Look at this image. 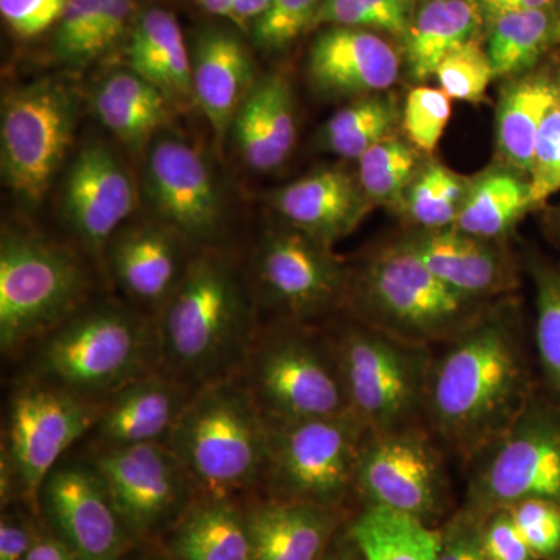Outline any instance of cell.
<instances>
[{"mask_svg":"<svg viewBox=\"0 0 560 560\" xmlns=\"http://www.w3.org/2000/svg\"><path fill=\"white\" fill-rule=\"evenodd\" d=\"M27 560H79L51 530L38 529Z\"/></svg>","mask_w":560,"mask_h":560,"instance_id":"f5cc1de1","label":"cell"},{"mask_svg":"<svg viewBox=\"0 0 560 560\" xmlns=\"http://www.w3.org/2000/svg\"><path fill=\"white\" fill-rule=\"evenodd\" d=\"M135 184L113 151L91 143L77 154L65 183V209L81 238L102 248L136 208Z\"/></svg>","mask_w":560,"mask_h":560,"instance_id":"d6986e66","label":"cell"},{"mask_svg":"<svg viewBox=\"0 0 560 560\" xmlns=\"http://www.w3.org/2000/svg\"><path fill=\"white\" fill-rule=\"evenodd\" d=\"M114 275L131 296L147 304L171 300L184 271L171 234L158 228L125 232L110 253Z\"/></svg>","mask_w":560,"mask_h":560,"instance_id":"f1b7e54d","label":"cell"},{"mask_svg":"<svg viewBox=\"0 0 560 560\" xmlns=\"http://www.w3.org/2000/svg\"><path fill=\"white\" fill-rule=\"evenodd\" d=\"M320 560H363V558H361L359 548L350 539V544L338 545L334 550L324 552Z\"/></svg>","mask_w":560,"mask_h":560,"instance_id":"11a10c76","label":"cell"},{"mask_svg":"<svg viewBox=\"0 0 560 560\" xmlns=\"http://www.w3.org/2000/svg\"><path fill=\"white\" fill-rule=\"evenodd\" d=\"M530 208L529 179L500 164L471 178L455 228L471 237L499 243Z\"/></svg>","mask_w":560,"mask_h":560,"instance_id":"1f68e13d","label":"cell"},{"mask_svg":"<svg viewBox=\"0 0 560 560\" xmlns=\"http://www.w3.org/2000/svg\"><path fill=\"white\" fill-rule=\"evenodd\" d=\"M127 55L132 72L150 81L172 105L195 102L191 55L171 11L151 9L140 14Z\"/></svg>","mask_w":560,"mask_h":560,"instance_id":"484cf974","label":"cell"},{"mask_svg":"<svg viewBox=\"0 0 560 560\" xmlns=\"http://www.w3.org/2000/svg\"><path fill=\"white\" fill-rule=\"evenodd\" d=\"M38 529L18 514H3L0 522V560H27Z\"/></svg>","mask_w":560,"mask_h":560,"instance_id":"f907efd6","label":"cell"},{"mask_svg":"<svg viewBox=\"0 0 560 560\" xmlns=\"http://www.w3.org/2000/svg\"><path fill=\"white\" fill-rule=\"evenodd\" d=\"M171 105L156 86L131 69L110 73L94 97L102 124L135 150L168 124Z\"/></svg>","mask_w":560,"mask_h":560,"instance_id":"f546056e","label":"cell"},{"mask_svg":"<svg viewBox=\"0 0 560 560\" xmlns=\"http://www.w3.org/2000/svg\"><path fill=\"white\" fill-rule=\"evenodd\" d=\"M257 276L268 301L291 319L324 315L348 294L349 275L330 246L291 226L265 237Z\"/></svg>","mask_w":560,"mask_h":560,"instance_id":"9a60e30c","label":"cell"},{"mask_svg":"<svg viewBox=\"0 0 560 560\" xmlns=\"http://www.w3.org/2000/svg\"><path fill=\"white\" fill-rule=\"evenodd\" d=\"M470 183L471 178L451 171L440 162H427L408 187L401 210L419 230L455 226Z\"/></svg>","mask_w":560,"mask_h":560,"instance_id":"d590c367","label":"cell"},{"mask_svg":"<svg viewBox=\"0 0 560 560\" xmlns=\"http://www.w3.org/2000/svg\"><path fill=\"white\" fill-rule=\"evenodd\" d=\"M161 359L175 378L201 386L230 377L246 361L250 341L248 302L230 265L205 253L184 268L165 305Z\"/></svg>","mask_w":560,"mask_h":560,"instance_id":"7a4b0ae2","label":"cell"},{"mask_svg":"<svg viewBox=\"0 0 560 560\" xmlns=\"http://www.w3.org/2000/svg\"><path fill=\"white\" fill-rule=\"evenodd\" d=\"M534 206L560 190V70L555 102L541 121L529 175Z\"/></svg>","mask_w":560,"mask_h":560,"instance_id":"7bdbcfd3","label":"cell"},{"mask_svg":"<svg viewBox=\"0 0 560 560\" xmlns=\"http://www.w3.org/2000/svg\"><path fill=\"white\" fill-rule=\"evenodd\" d=\"M190 399L178 378L151 372L110 394L95 423L98 436L106 447L168 440Z\"/></svg>","mask_w":560,"mask_h":560,"instance_id":"7402d4cb","label":"cell"},{"mask_svg":"<svg viewBox=\"0 0 560 560\" xmlns=\"http://www.w3.org/2000/svg\"><path fill=\"white\" fill-rule=\"evenodd\" d=\"M198 2H200L201 9L206 13L213 14V16L228 18L237 0H198Z\"/></svg>","mask_w":560,"mask_h":560,"instance_id":"9f6ffc18","label":"cell"},{"mask_svg":"<svg viewBox=\"0 0 560 560\" xmlns=\"http://www.w3.org/2000/svg\"><path fill=\"white\" fill-rule=\"evenodd\" d=\"M489 22L488 55L495 79L529 72L556 36L550 10L512 11Z\"/></svg>","mask_w":560,"mask_h":560,"instance_id":"836d02e7","label":"cell"},{"mask_svg":"<svg viewBox=\"0 0 560 560\" xmlns=\"http://www.w3.org/2000/svg\"><path fill=\"white\" fill-rule=\"evenodd\" d=\"M469 464V512L481 521L523 500L560 503V407L533 397Z\"/></svg>","mask_w":560,"mask_h":560,"instance_id":"9c48e42d","label":"cell"},{"mask_svg":"<svg viewBox=\"0 0 560 560\" xmlns=\"http://www.w3.org/2000/svg\"><path fill=\"white\" fill-rule=\"evenodd\" d=\"M442 444L425 423L370 433L357 467V490L368 504L429 522L440 514L448 490Z\"/></svg>","mask_w":560,"mask_h":560,"instance_id":"4fadbf2b","label":"cell"},{"mask_svg":"<svg viewBox=\"0 0 560 560\" xmlns=\"http://www.w3.org/2000/svg\"><path fill=\"white\" fill-rule=\"evenodd\" d=\"M420 167L419 150L390 135L360 156L357 179L371 206L401 210L405 194Z\"/></svg>","mask_w":560,"mask_h":560,"instance_id":"8d00e7d4","label":"cell"},{"mask_svg":"<svg viewBox=\"0 0 560 560\" xmlns=\"http://www.w3.org/2000/svg\"><path fill=\"white\" fill-rule=\"evenodd\" d=\"M319 0H271L270 9L254 24L253 35L264 50H282L312 27Z\"/></svg>","mask_w":560,"mask_h":560,"instance_id":"b9f144b4","label":"cell"},{"mask_svg":"<svg viewBox=\"0 0 560 560\" xmlns=\"http://www.w3.org/2000/svg\"><path fill=\"white\" fill-rule=\"evenodd\" d=\"M109 0H68L55 36V51L66 62L88 61V49Z\"/></svg>","mask_w":560,"mask_h":560,"instance_id":"f6af8a7d","label":"cell"},{"mask_svg":"<svg viewBox=\"0 0 560 560\" xmlns=\"http://www.w3.org/2000/svg\"><path fill=\"white\" fill-rule=\"evenodd\" d=\"M504 510L510 511L536 559L551 560L560 555V503L529 499Z\"/></svg>","mask_w":560,"mask_h":560,"instance_id":"ee69618b","label":"cell"},{"mask_svg":"<svg viewBox=\"0 0 560 560\" xmlns=\"http://www.w3.org/2000/svg\"><path fill=\"white\" fill-rule=\"evenodd\" d=\"M400 119L393 97L385 94L357 98L335 113L319 132L320 147L345 160H360L371 147L393 135Z\"/></svg>","mask_w":560,"mask_h":560,"instance_id":"e575fe53","label":"cell"},{"mask_svg":"<svg viewBox=\"0 0 560 560\" xmlns=\"http://www.w3.org/2000/svg\"><path fill=\"white\" fill-rule=\"evenodd\" d=\"M481 518L467 511L442 530L438 560H489L481 544Z\"/></svg>","mask_w":560,"mask_h":560,"instance_id":"c3c4849f","label":"cell"},{"mask_svg":"<svg viewBox=\"0 0 560 560\" xmlns=\"http://www.w3.org/2000/svg\"><path fill=\"white\" fill-rule=\"evenodd\" d=\"M135 11L136 0H109L108 5L103 9L101 20L92 35L90 49H88V61L94 60L119 40L120 36L127 32Z\"/></svg>","mask_w":560,"mask_h":560,"instance_id":"681fc988","label":"cell"},{"mask_svg":"<svg viewBox=\"0 0 560 560\" xmlns=\"http://www.w3.org/2000/svg\"><path fill=\"white\" fill-rule=\"evenodd\" d=\"M167 445L205 495L230 497L265 477L270 423L248 386L221 378L191 396Z\"/></svg>","mask_w":560,"mask_h":560,"instance_id":"277c9868","label":"cell"},{"mask_svg":"<svg viewBox=\"0 0 560 560\" xmlns=\"http://www.w3.org/2000/svg\"><path fill=\"white\" fill-rule=\"evenodd\" d=\"M39 499L51 533L77 559L124 558L131 534L94 467L55 469L44 481Z\"/></svg>","mask_w":560,"mask_h":560,"instance_id":"2e32d148","label":"cell"},{"mask_svg":"<svg viewBox=\"0 0 560 560\" xmlns=\"http://www.w3.org/2000/svg\"><path fill=\"white\" fill-rule=\"evenodd\" d=\"M329 341L350 411L370 433L425 423L433 349L396 340L360 320Z\"/></svg>","mask_w":560,"mask_h":560,"instance_id":"8992f818","label":"cell"},{"mask_svg":"<svg viewBox=\"0 0 560 560\" xmlns=\"http://www.w3.org/2000/svg\"><path fill=\"white\" fill-rule=\"evenodd\" d=\"M481 544L489 560H536L508 510L492 512L482 518Z\"/></svg>","mask_w":560,"mask_h":560,"instance_id":"bcb514c9","label":"cell"},{"mask_svg":"<svg viewBox=\"0 0 560 560\" xmlns=\"http://www.w3.org/2000/svg\"><path fill=\"white\" fill-rule=\"evenodd\" d=\"M415 11V0H319L312 27L364 28L405 38Z\"/></svg>","mask_w":560,"mask_h":560,"instance_id":"74e56055","label":"cell"},{"mask_svg":"<svg viewBox=\"0 0 560 560\" xmlns=\"http://www.w3.org/2000/svg\"><path fill=\"white\" fill-rule=\"evenodd\" d=\"M370 430L352 411L270 423L265 478L276 499L334 508L357 488V467Z\"/></svg>","mask_w":560,"mask_h":560,"instance_id":"ba28073f","label":"cell"},{"mask_svg":"<svg viewBox=\"0 0 560 560\" xmlns=\"http://www.w3.org/2000/svg\"><path fill=\"white\" fill-rule=\"evenodd\" d=\"M401 241L442 282L474 300L488 302L517 285L510 254L497 242L471 237L455 226L418 230Z\"/></svg>","mask_w":560,"mask_h":560,"instance_id":"ffe728a7","label":"cell"},{"mask_svg":"<svg viewBox=\"0 0 560 560\" xmlns=\"http://www.w3.org/2000/svg\"><path fill=\"white\" fill-rule=\"evenodd\" d=\"M452 116V98L442 90L418 86L408 95L404 109V130L411 145L433 153Z\"/></svg>","mask_w":560,"mask_h":560,"instance_id":"60d3db41","label":"cell"},{"mask_svg":"<svg viewBox=\"0 0 560 560\" xmlns=\"http://www.w3.org/2000/svg\"><path fill=\"white\" fill-rule=\"evenodd\" d=\"M168 550L172 560H250L246 515L230 497L202 495L180 514Z\"/></svg>","mask_w":560,"mask_h":560,"instance_id":"83f0119b","label":"cell"},{"mask_svg":"<svg viewBox=\"0 0 560 560\" xmlns=\"http://www.w3.org/2000/svg\"><path fill=\"white\" fill-rule=\"evenodd\" d=\"M481 20L475 0H423L404 38L412 79L434 75L445 55L474 38Z\"/></svg>","mask_w":560,"mask_h":560,"instance_id":"4dcf8cb0","label":"cell"},{"mask_svg":"<svg viewBox=\"0 0 560 560\" xmlns=\"http://www.w3.org/2000/svg\"><path fill=\"white\" fill-rule=\"evenodd\" d=\"M346 300L360 323L431 349L455 340L488 311L486 301L442 282L404 241L378 249L349 275Z\"/></svg>","mask_w":560,"mask_h":560,"instance_id":"3957f363","label":"cell"},{"mask_svg":"<svg viewBox=\"0 0 560 560\" xmlns=\"http://www.w3.org/2000/svg\"><path fill=\"white\" fill-rule=\"evenodd\" d=\"M149 191L158 212L190 238H208L217 231L221 198L200 153L178 139H162L150 151Z\"/></svg>","mask_w":560,"mask_h":560,"instance_id":"e0dca14e","label":"cell"},{"mask_svg":"<svg viewBox=\"0 0 560 560\" xmlns=\"http://www.w3.org/2000/svg\"><path fill=\"white\" fill-rule=\"evenodd\" d=\"M248 389L268 423L329 418L349 412L329 340L282 331L249 350Z\"/></svg>","mask_w":560,"mask_h":560,"instance_id":"30bf717a","label":"cell"},{"mask_svg":"<svg viewBox=\"0 0 560 560\" xmlns=\"http://www.w3.org/2000/svg\"><path fill=\"white\" fill-rule=\"evenodd\" d=\"M559 72L536 70L504 84L497 106V153L501 165L529 179L541 121L558 92Z\"/></svg>","mask_w":560,"mask_h":560,"instance_id":"4316f807","label":"cell"},{"mask_svg":"<svg viewBox=\"0 0 560 560\" xmlns=\"http://www.w3.org/2000/svg\"><path fill=\"white\" fill-rule=\"evenodd\" d=\"M272 208L294 230L324 245L348 237L372 208L359 179L341 167L319 168L271 195Z\"/></svg>","mask_w":560,"mask_h":560,"instance_id":"44dd1931","label":"cell"},{"mask_svg":"<svg viewBox=\"0 0 560 560\" xmlns=\"http://www.w3.org/2000/svg\"><path fill=\"white\" fill-rule=\"evenodd\" d=\"M521 326L506 308L480 318L434 353L425 423L442 447L470 463L533 399Z\"/></svg>","mask_w":560,"mask_h":560,"instance_id":"6da1fadb","label":"cell"},{"mask_svg":"<svg viewBox=\"0 0 560 560\" xmlns=\"http://www.w3.org/2000/svg\"><path fill=\"white\" fill-rule=\"evenodd\" d=\"M238 153L249 168L271 172L296 143V117L290 83L282 75L256 81L232 121Z\"/></svg>","mask_w":560,"mask_h":560,"instance_id":"cb8c5ba5","label":"cell"},{"mask_svg":"<svg viewBox=\"0 0 560 560\" xmlns=\"http://www.w3.org/2000/svg\"><path fill=\"white\" fill-rule=\"evenodd\" d=\"M533 276L537 291V353L548 382L560 393V271L537 261Z\"/></svg>","mask_w":560,"mask_h":560,"instance_id":"f35d334b","label":"cell"},{"mask_svg":"<svg viewBox=\"0 0 560 560\" xmlns=\"http://www.w3.org/2000/svg\"><path fill=\"white\" fill-rule=\"evenodd\" d=\"M349 536L363 560H438L442 547V530L377 504H368Z\"/></svg>","mask_w":560,"mask_h":560,"instance_id":"d6a6232c","label":"cell"},{"mask_svg":"<svg viewBox=\"0 0 560 560\" xmlns=\"http://www.w3.org/2000/svg\"><path fill=\"white\" fill-rule=\"evenodd\" d=\"M86 291L79 261L51 243L3 232L0 243V345L3 352L51 334L72 318Z\"/></svg>","mask_w":560,"mask_h":560,"instance_id":"52a82bcc","label":"cell"},{"mask_svg":"<svg viewBox=\"0 0 560 560\" xmlns=\"http://www.w3.org/2000/svg\"><path fill=\"white\" fill-rule=\"evenodd\" d=\"M400 73L396 49L364 28L330 27L308 55V79L329 97H368L394 86Z\"/></svg>","mask_w":560,"mask_h":560,"instance_id":"ac0fdd59","label":"cell"},{"mask_svg":"<svg viewBox=\"0 0 560 560\" xmlns=\"http://www.w3.org/2000/svg\"><path fill=\"white\" fill-rule=\"evenodd\" d=\"M68 0H0V13L11 31L35 38L58 24Z\"/></svg>","mask_w":560,"mask_h":560,"instance_id":"7dc6e473","label":"cell"},{"mask_svg":"<svg viewBox=\"0 0 560 560\" xmlns=\"http://www.w3.org/2000/svg\"><path fill=\"white\" fill-rule=\"evenodd\" d=\"M250 560H320L337 518L331 508L283 499L246 514Z\"/></svg>","mask_w":560,"mask_h":560,"instance_id":"d4e9b609","label":"cell"},{"mask_svg":"<svg viewBox=\"0 0 560 560\" xmlns=\"http://www.w3.org/2000/svg\"><path fill=\"white\" fill-rule=\"evenodd\" d=\"M102 404L57 383L36 377L21 383L11 396L7 433V482L16 481L25 495L39 499L44 481L73 442L95 427Z\"/></svg>","mask_w":560,"mask_h":560,"instance_id":"7c38bea8","label":"cell"},{"mask_svg":"<svg viewBox=\"0 0 560 560\" xmlns=\"http://www.w3.org/2000/svg\"><path fill=\"white\" fill-rule=\"evenodd\" d=\"M481 16L488 21L512 11L550 10L556 0H475Z\"/></svg>","mask_w":560,"mask_h":560,"instance_id":"816d5d0a","label":"cell"},{"mask_svg":"<svg viewBox=\"0 0 560 560\" xmlns=\"http://www.w3.org/2000/svg\"><path fill=\"white\" fill-rule=\"evenodd\" d=\"M138 560H172V559H164V558H145V559H138Z\"/></svg>","mask_w":560,"mask_h":560,"instance_id":"6f0895ef","label":"cell"},{"mask_svg":"<svg viewBox=\"0 0 560 560\" xmlns=\"http://www.w3.org/2000/svg\"><path fill=\"white\" fill-rule=\"evenodd\" d=\"M75 120V95L58 81H35L3 97L2 176L22 200L33 205L46 197L72 143Z\"/></svg>","mask_w":560,"mask_h":560,"instance_id":"8fae6325","label":"cell"},{"mask_svg":"<svg viewBox=\"0 0 560 560\" xmlns=\"http://www.w3.org/2000/svg\"><path fill=\"white\" fill-rule=\"evenodd\" d=\"M91 466L136 537L149 536L171 521L194 485L167 442L105 447Z\"/></svg>","mask_w":560,"mask_h":560,"instance_id":"5bb4252c","label":"cell"},{"mask_svg":"<svg viewBox=\"0 0 560 560\" xmlns=\"http://www.w3.org/2000/svg\"><path fill=\"white\" fill-rule=\"evenodd\" d=\"M551 560H560V555L559 556H556L555 559H551Z\"/></svg>","mask_w":560,"mask_h":560,"instance_id":"680465c9","label":"cell"},{"mask_svg":"<svg viewBox=\"0 0 560 560\" xmlns=\"http://www.w3.org/2000/svg\"><path fill=\"white\" fill-rule=\"evenodd\" d=\"M161 359L160 334L119 308L72 316L40 350L38 377L97 401L145 377Z\"/></svg>","mask_w":560,"mask_h":560,"instance_id":"5b68a950","label":"cell"},{"mask_svg":"<svg viewBox=\"0 0 560 560\" xmlns=\"http://www.w3.org/2000/svg\"><path fill=\"white\" fill-rule=\"evenodd\" d=\"M434 77L452 101L480 103L495 73L488 50L471 38L445 55Z\"/></svg>","mask_w":560,"mask_h":560,"instance_id":"ab89813d","label":"cell"},{"mask_svg":"<svg viewBox=\"0 0 560 560\" xmlns=\"http://www.w3.org/2000/svg\"><path fill=\"white\" fill-rule=\"evenodd\" d=\"M191 83L195 103L208 119L217 143L223 142L256 84L248 49L230 32H202L191 54Z\"/></svg>","mask_w":560,"mask_h":560,"instance_id":"603a6c76","label":"cell"},{"mask_svg":"<svg viewBox=\"0 0 560 560\" xmlns=\"http://www.w3.org/2000/svg\"><path fill=\"white\" fill-rule=\"evenodd\" d=\"M271 0H237L232 7L228 18L238 27L246 28L257 21L270 9Z\"/></svg>","mask_w":560,"mask_h":560,"instance_id":"db71d44e","label":"cell"}]
</instances>
